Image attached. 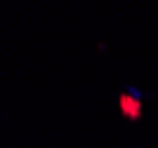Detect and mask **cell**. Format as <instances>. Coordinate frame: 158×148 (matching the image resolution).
Masks as SVG:
<instances>
[{
  "mask_svg": "<svg viewBox=\"0 0 158 148\" xmlns=\"http://www.w3.org/2000/svg\"><path fill=\"white\" fill-rule=\"evenodd\" d=\"M118 108L127 120H139V118H142V99H139L135 92H125V94H120V99H118Z\"/></svg>",
  "mask_w": 158,
  "mask_h": 148,
  "instance_id": "obj_1",
  "label": "cell"
}]
</instances>
